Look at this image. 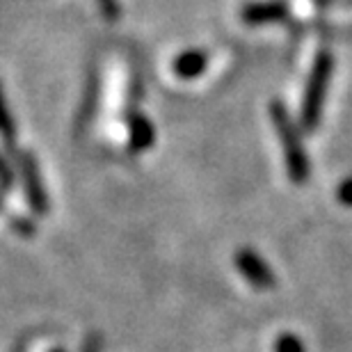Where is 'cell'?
<instances>
[{
  "label": "cell",
  "mask_w": 352,
  "mask_h": 352,
  "mask_svg": "<svg viewBox=\"0 0 352 352\" xmlns=\"http://www.w3.org/2000/svg\"><path fill=\"white\" fill-rule=\"evenodd\" d=\"M55 352H65V350H55Z\"/></svg>",
  "instance_id": "12"
},
{
  "label": "cell",
  "mask_w": 352,
  "mask_h": 352,
  "mask_svg": "<svg viewBox=\"0 0 352 352\" xmlns=\"http://www.w3.org/2000/svg\"><path fill=\"white\" fill-rule=\"evenodd\" d=\"M288 14L284 0H265V3H250L243 7V21L248 25H263L272 21H281Z\"/></svg>",
  "instance_id": "5"
},
{
  "label": "cell",
  "mask_w": 352,
  "mask_h": 352,
  "mask_svg": "<svg viewBox=\"0 0 352 352\" xmlns=\"http://www.w3.org/2000/svg\"><path fill=\"white\" fill-rule=\"evenodd\" d=\"M129 138L133 151H146L156 142V129H153L151 119L140 115V112H131L129 115Z\"/></svg>",
  "instance_id": "7"
},
{
  "label": "cell",
  "mask_w": 352,
  "mask_h": 352,
  "mask_svg": "<svg viewBox=\"0 0 352 352\" xmlns=\"http://www.w3.org/2000/svg\"><path fill=\"white\" fill-rule=\"evenodd\" d=\"M274 352H305V346L295 334H281L274 343Z\"/></svg>",
  "instance_id": "9"
},
{
  "label": "cell",
  "mask_w": 352,
  "mask_h": 352,
  "mask_svg": "<svg viewBox=\"0 0 352 352\" xmlns=\"http://www.w3.org/2000/svg\"><path fill=\"white\" fill-rule=\"evenodd\" d=\"M332 72H334V55L327 51H320L314 60L311 74H309L305 98H302V112H300V126L309 133L318 129V124H320L322 105H325Z\"/></svg>",
  "instance_id": "2"
},
{
  "label": "cell",
  "mask_w": 352,
  "mask_h": 352,
  "mask_svg": "<svg viewBox=\"0 0 352 352\" xmlns=\"http://www.w3.org/2000/svg\"><path fill=\"white\" fill-rule=\"evenodd\" d=\"M16 160H19L21 179H23V190H25L28 204H30V208L37 215L46 213V210H48V195H46L44 183H41L37 160H34L30 153H25V151L16 153Z\"/></svg>",
  "instance_id": "3"
},
{
  "label": "cell",
  "mask_w": 352,
  "mask_h": 352,
  "mask_svg": "<svg viewBox=\"0 0 352 352\" xmlns=\"http://www.w3.org/2000/svg\"><path fill=\"white\" fill-rule=\"evenodd\" d=\"M336 197H339V201L343 206H352V176L341 183L339 190H336Z\"/></svg>",
  "instance_id": "11"
},
{
  "label": "cell",
  "mask_w": 352,
  "mask_h": 352,
  "mask_svg": "<svg viewBox=\"0 0 352 352\" xmlns=\"http://www.w3.org/2000/svg\"><path fill=\"white\" fill-rule=\"evenodd\" d=\"M270 117H272L274 131H277V135L281 140L288 179H291L295 186H305L309 181V174H311V165H309L307 151H305V146H302L298 126L293 124L291 115H288V110L284 108L281 101L270 103Z\"/></svg>",
  "instance_id": "1"
},
{
  "label": "cell",
  "mask_w": 352,
  "mask_h": 352,
  "mask_svg": "<svg viewBox=\"0 0 352 352\" xmlns=\"http://www.w3.org/2000/svg\"><path fill=\"white\" fill-rule=\"evenodd\" d=\"M208 67V53L199 51V48H190L176 55V60L172 62V72L176 78L183 80H192L197 76H201Z\"/></svg>",
  "instance_id": "6"
},
{
  "label": "cell",
  "mask_w": 352,
  "mask_h": 352,
  "mask_svg": "<svg viewBox=\"0 0 352 352\" xmlns=\"http://www.w3.org/2000/svg\"><path fill=\"white\" fill-rule=\"evenodd\" d=\"M14 186V172H12V167H10V163L0 156V190H10Z\"/></svg>",
  "instance_id": "10"
},
{
  "label": "cell",
  "mask_w": 352,
  "mask_h": 352,
  "mask_svg": "<svg viewBox=\"0 0 352 352\" xmlns=\"http://www.w3.org/2000/svg\"><path fill=\"white\" fill-rule=\"evenodd\" d=\"M0 138H3L10 146H14V142H16V124H14L10 105H7L3 85H0Z\"/></svg>",
  "instance_id": "8"
},
{
  "label": "cell",
  "mask_w": 352,
  "mask_h": 352,
  "mask_svg": "<svg viewBox=\"0 0 352 352\" xmlns=\"http://www.w3.org/2000/svg\"><path fill=\"white\" fill-rule=\"evenodd\" d=\"M234 263L238 267V272H241L254 288L267 291V288L277 286V277H274V272L270 270V265L258 256V252L250 250V248L238 250L234 256Z\"/></svg>",
  "instance_id": "4"
}]
</instances>
